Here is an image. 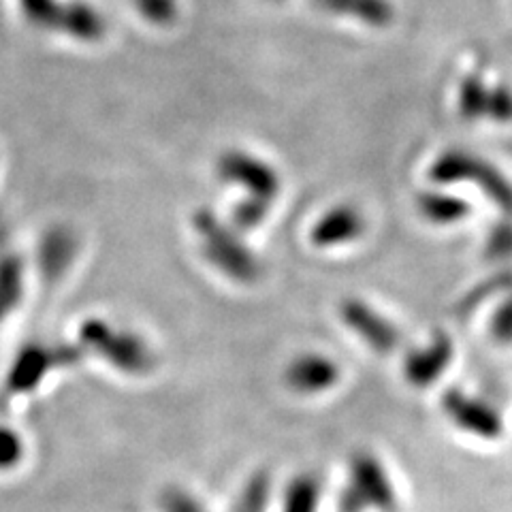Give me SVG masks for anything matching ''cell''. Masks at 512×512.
<instances>
[{
	"mask_svg": "<svg viewBox=\"0 0 512 512\" xmlns=\"http://www.w3.org/2000/svg\"><path fill=\"white\" fill-rule=\"evenodd\" d=\"M203 259L227 280L252 286L263 276V263L229 222L212 210H199L192 216Z\"/></svg>",
	"mask_w": 512,
	"mask_h": 512,
	"instance_id": "6da1fadb",
	"label": "cell"
},
{
	"mask_svg": "<svg viewBox=\"0 0 512 512\" xmlns=\"http://www.w3.org/2000/svg\"><path fill=\"white\" fill-rule=\"evenodd\" d=\"M399 493L384 461L361 448L348 459L346 485L338 495V512H397Z\"/></svg>",
	"mask_w": 512,
	"mask_h": 512,
	"instance_id": "7a4b0ae2",
	"label": "cell"
},
{
	"mask_svg": "<svg viewBox=\"0 0 512 512\" xmlns=\"http://www.w3.org/2000/svg\"><path fill=\"white\" fill-rule=\"evenodd\" d=\"M429 182L434 186L474 184L485 199L498 207L500 216H512V182L483 156L468 150H444L429 165Z\"/></svg>",
	"mask_w": 512,
	"mask_h": 512,
	"instance_id": "3957f363",
	"label": "cell"
},
{
	"mask_svg": "<svg viewBox=\"0 0 512 512\" xmlns=\"http://www.w3.org/2000/svg\"><path fill=\"white\" fill-rule=\"evenodd\" d=\"M82 338L86 346L99 352L105 361L126 374H148L156 363L154 350L141 335L126 329H114L105 320L86 323Z\"/></svg>",
	"mask_w": 512,
	"mask_h": 512,
	"instance_id": "277c9868",
	"label": "cell"
},
{
	"mask_svg": "<svg viewBox=\"0 0 512 512\" xmlns=\"http://www.w3.org/2000/svg\"><path fill=\"white\" fill-rule=\"evenodd\" d=\"M440 408L448 423L470 438L498 442L506 431L504 416L498 406L487 397L461 387L446 389L440 397Z\"/></svg>",
	"mask_w": 512,
	"mask_h": 512,
	"instance_id": "5b68a950",
	"label": "cell"
},
{
	"mask_svg": "<svg viewBox=\"0 0 512 512\" xmlns=\"http://www.w3.org/2000/svg\"><path fill=\"white\" fill-rule=\"evenodd\" d=\"M216 173L222 182L242 188L246 197L261 199L271 205L280 197L282 180L278 171L267 160L246 150L222 152L216 163Z\"/></svg>",
	"mask_w": 512,
	"mask_h": 512,
	"instance_id": "8992f818",
	"label": "cell"
},
{
	"mask_svg": "<svg viewBox=\"0 0 512 512\" xmlns=\"http://www.w3.org/2000/svg\"><path fill=\"white\" fill-rule=\"evenodd\" d=\"M338 316L352 335H357L367 348L378 352V355H391L404 342V335L393 320L365 299L346 297L340 303Z\"/></svg>",
	"mask_w": 512,
	"mask_h": 512,
	"instance_id": "52a82bcc",
	"label": "cell"
},
{
	"mask_svg": "<svg viewBox=\"0 0 512 512\" xmlns=\"http://www.w3.org/2000/svg\"><path fill=\"white\" fill-rule=\"evenodd\" d=\"M282 380L286 389L301 397H318L335 389L342 380V367L325 352H301L286 363Z\"/></svg>",
	"mask_w": 512,
	"mask_h": 512,
	"instance_id": "ba28073f",
	"label": "cell"
},
{
	"mask_svg": "<svg viewBox=\"0 0 512 512\" xmlns=\"http://www.w3.org/2000/svg\"><path fill=\"white\" fill-rule=\"evenodd\" d=\"M455 359V344L446 331H434L423 346L406 352L402 361L404 380L414 389H429L448 372Z\"/></svg>",
	"mask_w": 512,
	"mask_h": 512,
	"instance_id": "9c48e42d",
	"label": "cell"
},
{
	"mask_svg": "<svg viewBox=\"0 0 512 512\" xmlns=\"http://www.w3.org/2000/svg\"><path fill=\"white\" fill-rule=\"evenodd\" d=\"M367 220L359 207L352 203H338L320 214L310 227V244L323 250L355 244L365 233Z\"/></svg>",
	"mask_w": 512,
	"mask_h": 512,
	"instance_id": "30bf717a",
	"label": "cell"
},
{
	"mask_svg": "<svg viewBox=\"0 0 512 512\" xmlns=\"http://www.w3.org/2000/svg\"><path fill=\"white\" fill-rule=\"evenodd\" d=\"M73 348H45V346H32L28 348L20 361H15L13 370L9 374V384L13 391H28L39 384L43 374L56 367L58 363H67V357H73Z\"/></svg>",
	"mask_w": 512,
	"mask_h": 512,
	"instance_id": "8fae6325",
	"label": "cell"
},
{
	"mask_svg": "<svg viewBox=\"0 0 512 512\" xmlns=\"http://www.w3.org/2000/svg\"><path fill=\"white\" fill-rule=\"evenodd\" d=\"M416 212L431 227H455V224H461L470 216L472 207L455 192L438 186L434 190H423L416 197Z\"/></svg>",
	"mask_w": 512,
	"mask_h": 512,
	"instance_id": "7c38bea8",
	"label": "cell"
},
{
	"mask_svg": "<svg viewBox=\"0 0 512 512\" xmlns=\"http://www.w3.org/2000/svg\"><path fill=\"white\" fill-rule=\"evenodd\" d=\"M314 5L374 28L389 26L395 18V9L389 0H314Z\"/></svg>",
	"mask_w": 512,
	"mask_h": 512,
	"instance_id": "4fadbf2b",
	"label": "cell"
},
{
	"mask_svg": "<svg viewBox=\"0 0 512 512\" xmlns=\"http://www.w3.org/2000/svg\"><path fill=\"white\" fill-rule=\"evenodd\" d=\"M320 500H323L320 478L312 472H301L286 483L280 512H318Z\"/></svg>",
	"mask_w": 512,
	"mask_h": 512,
	"instance_id": "5bb4252c",
	"label": "cell"
},
{
	"mask_svg": "<svg viewBox=\"0 0 512 512\" xmlns=\"http://www.w3.org/2000/svg\"><path fill=\"white\" fill-rule=\"evenodd\" d=\"M489 101H491V88L485 84L480 75H468L463 79L457 94V109L459 116L466 122L485 120L489 114Z\"/></svg>",
	"mask_w": 512,
	"mask_h": 512,
	"instance_id": "9a60e30c",
	"label": "cell"
},
{
	"mask_svg": "<svg viewBox=\"0 0 512 512\" xmlns=\"http://www.w3.org/2000/svg\"><path fill=\"white\" fill-rule=\"evenodd\" d=\"M58 28L67 30L71 37L79 41H96L103 35L105 24L101 20V15L92 7L73 3L69 7H62Z\"/></svg>",
	"mask_w": 512,
	"mask_h": 512,
	"instance_id": "2e32d148",
	"label": "cell"
},
{
	"mask_svg": "<svg viewBox=\"0 0 512 512\" xmlns=\"http://www.w3.org/2000/svg\"><path fill=\"white\" fill-rule=\"evenodd\" d=\"M508 293H512V269L502 267L483 282H478L472 291L459 301V312L468 314L476 310L480 303H485L489 299H502Z\"/></svg>",
	"mask_w": 512,
	"mask_h": 512,
	"instance_id": "e0dca14e",
	"label": "cell"
},
{
	"mask_svg": "<svg viewBox=\"0 0 512 512\" xmlns=\"http://www.w3.org/2000/svg\"><path fill=\"white\" fill-rule=\"evenodd\" d=\"M483 256L493 265L512 263V216H500L493 222L483 239Z\"/></svg>",
	"mask_w": 512,
	"mask_h": 512,
	"instance_id": "ac0fdd59",
	"label": "cell"
},
{
	"mask_svg": "<svg viewBox=\"0 0 512 512\" xmlns=\"http://www.w3.org/2000/svg\"><path fill=\"white\" fill-rule=\"evenodd\" d=\"M24 288V271L18 259H5L0 263V323L18 306Z\"/></svg>",
	"mask_w": 512,
	"mask_h": 512,
	"instance_id": "d6986e66",
	"label": "cell"
},
{
	"mask_svg": "<svg viewBox=\"0 0 512 512\" xmlns=\"http://www.w3.org/2000/svg\"><path fill=\"white\" fill-rule=\"evenodd\" d=\"M271 498V478L267 472H254L242 493L237 495L231 512H267Z\"/></svg>",
	"mask_w": 512,
	"mask_h": 512,
	"instance_id": "ffe728a7",
	"label": "cell"
},
{
	"mask_svg": "<svg viewBox=\"0 0 512 512\" xmlns=\"http://www.w3.org/2000/svg\"><path fill=\"white\" fill-rule=\"evenodd\" d=\"M271 212V203L261 201V199H252V197H244L242 201H237L231 207L229 214V224L239 231V233H250L254 229L263 227V222L267 220Z\"/></svg>",
	"mask_w": 512,
	"mask_h": 512,
	"instance_id": "44dd1931",
	"label": "cell"
},
{
	"mask_svg": "<svg viewBox=\"0 0 512 512\" xmlns=\"http://www.w3.org/2000/svg\"><path fill=\"white\" fill-rule=\"evenodd\" d=\"M487 333L493 344L512 346V293L498 299L493 306L487 320Z\"/></svg>",
	"mask_w": 512,
	"mask_h": 512,
	"instance_id": "7402d4cb",
	"label": "cell"
},
{
	"mask_svg": "<svg viewBox=\"0 0 512 512\" xmlns=\"http://www.w3.org/2000/svg\"><path fill=\"white\" fill-rule=\"evenodd\" d=\"M160 512H207L205 504L195 493L182 487H169L163 491L158 500Z\"/></svg>",
	"mask_w": 512,
	"mask_h": 512,
	"instance_id": "603a6c76",
	"label": "cell"
},
{
	"mask_svg": "<svg viewBox=\"0 0 512 512\" xmlns=\"http://www.w3.org/2000/svg\"><path fill=\"white\" fill-rule=\"evenodd\" d=\"M135 5L143 18L156 26H167L178 15V3L175 0H135Z\"/></svg>",
	"mask_w": 512,
	"mask_h": 512,
	"instance_id": "cb8c5ba5",
	"label": "cell"
},
{
	"mask_svg": "<svg viewBox=\"0 0 512 512\" xmlns=\"http://www.w3.org/2000/svg\"><path fill=\"white\" fill-rule=\"evenodd\" d=\"M24 13L28 15V20H32L39 26H56L60 22V13L62 5H58L56 0H20Z\"/></svg>",
	"mask_w": 512,
	"mask_h": 512,
	"instance_id": "d4e9b609",
	"label": "cell"
},
{
	"mask_svg": "<svg viewBox=\"0 0 512 512\" xmlns=\"http://www.w3.org/2000/svg\"><path fill=\"white\" fill-rule=\"evenodd\" d=\"M487 118L498 124L512 122V90L506 86L491 88V101H489V114Z\"/></svg>",
	"mask_w": 512,
	"mask_h": 512,
	"instance_id": "484cf974",
	"label": "cell"
},
{
	"mask_svg": "<svg viewBox=\"0 0 512 512\" xmlns=\"http://www.w3.org/2000/svg\"><path fill=\"white\" fill-rule=\"evenodd\" d=\"M22 455L20 438L9 429L0 427V468H11Z\"/></svg>",
	"mask_w": 512,
	"mask_h": 512,
	"instance_id": "4316f807",
	"label": "cell"
}]
</instances>
